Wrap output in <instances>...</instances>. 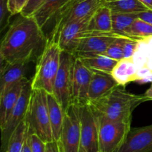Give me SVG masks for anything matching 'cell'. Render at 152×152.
I'll return each instance as SVG.
<instances>
[{"label": "cell", "instance_id": "4fadbf2b", "mask_svg": "<svg viewBox=\"0 0 152 152\" xmlns=\"http://www.w3.org/2000/svg\"><path fill=\"white\" fill-rule=\"evenodd\" d=\"M137 70V83H152V36L138 40L137 47L132 56Z\"/></svg>", "mask_w": 152, "mask_h": 152}, {"label": "cell", "instance_id": "f1b7e54d", "mask_svg": "<svg viewBox=\"0 0 152 152\" xmlns=\"http://www.w3.org/2000/svg\"><path fill=\"white\" fill-rule=\"evenodd\" d=\"M13 16L8 6V0H0V31L2 32L10 24Z\"/></svg>", "mask_w": 152, "mask_h": 152}, {"label": "cell", "instance_id": "5bb4252c", "mask_svg": "<svg viewBox=\"0 0 152 152\" xmlns=\"http://www.w3.org/2000/svg\"><path fill=\"white\" fill-rule=\"evenodd\" d=\"M91 16L82 20L70 22L62 28L56 40L62 51L74 53L87 30Z\"/></svg>", "mask_w": 152, "mask_h": 152}, {"label": "cell", "instance_id": "8fae6325", "mask_svg": "<svg viewBox=\"0 0 152 152\" xmlns=\"http://www.w3.org/2000/svg\"><path fill=\"white\" fill-rule=\"evenodd\" d=\"M120 36L108 33L86 32L78 46L72 53L76 58H86L105 54L110 45Z\"/></svg>", "mask_w": 152, "mask_h": 152}, {"label": "cell", "instance_id": "d4e9b609", "mask_svg": "<svg viewBox=\"0 0 152 152\" xmlns=\"http://www.w3.org/2000/svg\"><path fill=\"white\" fill-rule=\"evenodd\" d=\"M152 36V25L139 17L126 30L123 37L134 39H142Z\"/></svg>", "mask_w": 152, "mask_h": 152}, {"label": "cell", "instance_id": "9c48e42d", "mask_svg": "<svg viewBox=\"0 0 152 152\" xmlns=\"http://www.w3.org/2000/svg\"><path fill=\"white\" fill-rule=\"evenodd\" d=\"M79 105L81 125L79 152H100L99 118L89 103Z\"/></svg>", "mask_w": 152, "mask_h": 152}, {"label": "cell", "instance_id": "3957f363", "mask_svg": "<svg viewBox=\"0 0 152 152\" xmlns=\"http://www.w3.org/2000/svg\"><path fill=\"white\" fill-rule=\"evenodd\" d=\"M62 49L56 42L49 41L39 56L31 87L53 94V84L60 67Z\"/></svg>", "mask_w": 152, "mask_h": 152}, {"label": "cell", "instance_id": "d6986e66", "mask_svg": "<svg viewBox=\"0 0 152 152\" xmlns=\"http://www.w3.org/2000/svg\"><path fill=\"white\" fill-rule=\"evenodd\" d=\"M87 32H112V13L106 6L102 5L92 14L88 24Z\"/></svg>", "mask_w": 152, "mask_h": 152}, {"label": "cell", "instance_id": "484cf974", "mask_svg": "<svg viewBox=\"0 0 152 152\" xmlns=\"http://www.w3.org/2000/svg\"><path fill=\"white\" fill-rule=\"evenodd\" d=\"M28 132L26 118L19 124L9 140L6 152H22Z\"/></svg>", "mask_w": 152, "mask_h": 152}, {"label": "cell", "instance_id": "d6a6232c", "mask_svg": "<svg viewBox=\"0 0 152 152\" xmlns=\"http://www.w3.org/2000/svg\"><path fill=\"white\" fill-rule=\"evenodd\" d=\"M28 0H8V6L13 15L19 14Z\"/></svg>", "mask_w": 152, "mask_h": 152}, {"label": "cell", "instance_id": "7402d4cb", "mask_svg": "<svg viewBox=\"0 0 152 152\" xmlns=\"http://www.w3.org/2000/svg\"><path fill=\"white\" fill-rule=\"evenodd\" d=\"M68 1V0H45L32 16L43 29Z\"/></svg>", "mask_w": 152, "mask_h": 152}, {"label": "cell", "instance_id": "f35d334b", "mask_svg": "<svg viewBox=\"0 0 152 152\" xmlns=\"http://www.w3.org/2000/svg\"><path fill=\"white\" fill-rule=\"evenodd\" d=\"M138 1L142 3L145 6H146L148 9L152 10V0H138Z\"/></svg>", "mask_w": 152, "mask_h": 152}, {"label": "cell", "instance_id": "cb8c5ba5", "mask_svg": "<svg viewBox=\"0 0 152 152\" xmlns=\"http://www.w3.org/2000/svg\"><path fill=\"white\" fill-rule=\"evenodd\" d=\"M82 61L88 68L94 71H102V72L111 74L114 67L117 64L118 61L110 58L105 54L97 55L81 59Z\"/></svg>", "mask_w": 152, "mask_h": 152}, {"label": "cell", "instance_id": "277c9868", "mask_svg": "<svg viewBox=\"0 0 152 152\" xmlns=\"http://www.w3.org/2000/svg\"><path fill=\"white\" fill-rule=\"evenodd\" d=\"M26 120L31 132L37 134L45 143L53 140L45 91L32 90Z\"/></svg>", "mask_w": 152, "mask_h": 152}, {"label": "cell", "instance_id": "5b68a950", "mask_svg": "<svg viewBox=\"0 0 152 152\" xmlns=\"http://www.w3.org/2000/svg\"><path fill=\"white\" fill-rule=\"evenodd\" d=\"M76 57L71 53L62 51L60 67L59 68L54 84L53 94L60 103L64 111L72 102L73 77Z\"/></svg>", "mask_w": 152, "mask_h": 152}, {"label": "cell", "instance_id": "d590c367", "mask_svg": "<svg viewBox=\"0 0 152 152\" xmlns=\"http://www.w3.org/2000/svg\"><path fill=\"white\" fill-rule=\"evenodd\" d=\"M22 152H32V148H31V132H30L28 125V132H27L26 139H25L23 149H22Z\"/></svg>", "mask_w": 152, "mask_h": 152}, {"label": "cell", "instance_id": "6da1fadb", "mask_svg": "<svg viewBox=\"0 0 152 152\" xmlns=\"http://www.w3.org/2000/svg\"><path fill=\"white\" fill-rule=\"evenodd\" d=\"M10 25L0 46L1 63L12 64L19 61H31L48 39L42 28L33 16L21 14Z\"/></svg>", "mask_w": 152, "mask_h": 152}, {"label": "cell", "instance_id": "8992f818", "mask_svg": "<svg viewBox=\"0 0 152 152\" xmlns=\"http://www.w3.org/2000/svg\"><path fill=\"white\" fill-rule=\"evenodd\" d=\"M102 5H103V0H85L68 8L60 10L53 17L55 25L48 39L56 42L59 32L65 25L91 16Z\"/></svg>", "mask_w": 152, "mask_h": 152}, {"label": "cell", "instance_id": "ac0fdd59", "mask_svg": "<svg viewBox=\"0 0 152 152\" xmlns=\"http://www.w3.org/2000/svg\"><path fill=\"white\" fill-rule=\"evenodd\" d=\"M28 80H29L25 77V79L10 88L4 95L0 96V128L1 129L5 124L12 110L18 102L24 86Z\"/></svg>", "mask_w": 152, "mask_h": 152}, {"label": "cell", "instance_id": "603a6c76", "mask_svg": "<svg viewBox=\"0 0 152 152\" xmlns=\"http://www.w3.org/2000/svg\"><path fill=\"white\" fill-rule=\"evenodd\" d=\"M103 5L112 13H140L148 9L138 0H103Z\"/></svg>", "mask_w": 152, "mask_h": 152}, {"label": "cell", "instance_id": "836d02e7", "mask_svg": "<svg viewBox=\"0 0 152 152\" xmlns=\"http://www.w3.org/2000/svg\"><path fill=\"white\" fill-rule=\"evenodd\" d=\"M45 152H62L59 141L53 140L46 143Z\"/></svg>", "mask_w": 152, "mask_h": 152}, {"label": "cell", "instance_id": "74e56055", "mask_svg": "<svg viewBox=\"0 0 152 152\" xmlns=\"http://www.w3.org/2000/svg\"><path fill=\"white\" fill-rule=\"evenodd\" d=\"M144 98H145V101H151L152 100V83L151 86H150L149 88L145 92V94H143Z\"/></svg>", "mask_w": 152, "mask_h": 152}, {"label": "cell", "instance_id": "2e32d148", "mask_svg": "<svg viewBox=\"0 0 152 152\" xmlns=\"http://www.w3.org/2000/svg\"><path fill=\"white\" fill-rule=\"evenodd\" d=\"M29 61H19L12 64L1 63L0 96L14 85L25 78Z\"/></svg>", "mask_w": 152, "mask_h": 152}, {"label": "cell", "instance_id": "8d00e7d4", "mask_svg": "<svg viewBox=\"0 0 152 152\" xmlns=\"http://www.w3.org/2000/svg\"><path fill=\"white\" fill-rule=\"evenodd\" d=\"M85 1V0H68V2H67L66 4H65V5H64L63 7H62V8L60 9V10L67 9V8H68V7H71V6L74 5V4H77V3H80V2H81V1ZM59 11H58V12H59Z\"/></svg>", "mask_w": 152, "mask_h": 152}, {"label": "cell", "instance_id": "e575fe53", "mask_svg": "<svg viewBox=\"0 0 152 152\" xmlns=\"http://www.w3.org/2000/svg\"><path fill=\"white\" fill-rule=\"evenodd\" d=\"M140 19H142V20L145 21L148 23L152 25V10L151 9H148L144 11L140 12L138 13Z\"/></svg>", "mask_w": 152, "mask_h": 152}, {"label": "cell", "instance_id": "9a60e30c", "mask_svg": "<svg viewBox=\"0 0 152 152\" xmlns=\"http://www.w3.org/2000/svg\"><path fill=\"white\" fill-rule=\"evenodd\" d=\"M116 152H152V125L132 128Z\"/></svg>", "mask_w": 152, "mask_h": 152}, {"label": "cell", "instance_id": "7c38bea8", "mask_svg": "<svg viewBox=\"0 0 152 152\" xmlns=\"http://www.w3.org/2000/svg\"><path fill=\"white\" fill-rule=\"evenodd\" d=\"M94 70L87 66L80 58H76L73 77L72 102L78 105L88 103V94Z\"/></svg>", "mask_w": 152, "mask_h": 152}, {"label": "cell", "instance_id": "4316f807", "mask_svg": "<svg viewBox=\"0 0 152 152\" xmlns=\"http://www.w3.org/2000/svg\"><path fill=\"white\" fill-rule=\"evenodd\" d=\"M112 13V12H111ZM139 13H112V32L123 36L126 30L139 17Z\"/></svg>", "mask_w": 152, "mask_h": 152}, {"label": "cell", "instance_id": "44dd1931", "mask_svg": "<svg viewBox=\"0 0 152 152\" xmlns=\"http://www.w3.org/2000/svg\"><path fill=\"white\" fill-rule=\"evenodd\" d=\"M48 105L53 140L59 141L60 139L65 111L53 94L48 93Z\"/></svg>", "mask_w": 152, "mask_h": 152}, {"label": "cell", "instance_id": "4dcf8cb0", "mask_svg": "<svg viewBox=\"0 0 152 152\" xmlns=\"http://www.w3.org/2000/svg\"><path fill=\"white\" fill-rule=\"evenodd\" d=\"M30 132H31V145L32 152H45V142L37 134L31 132V129Z\"/></svg>", "mask_w": 152, "mask_h": 152}, {"label": "cell", "instance_id": "52a82bcc", "mask_svg": "<svg viewBox=\"0 0 152 152\" xmlns=\"http://www.w3.org/2000/svg\"><path fill=\"white\" fill-rule=\"evenodd\" d=\"M132 122L99 119V140L100 152H116L123 145Z\"/></svg>", "mask_w": 152, "mask_h": 152}, {"label": "cell", "instance_id": "30bf717a", "mask_svg": "<svg viewBox=\"0 0 152 152\" xmlns=\"http://www.w3.org/2000/svg\"><path fill=\"white\" fill-rule=\"evenodd\" d=\"M32 90L31 80H28L25 86H24L20 96L18 99V102H16V105L12 110L5 124L1 129V152H6L10 137L13 134L16 128L19 126V124L26 118Z\"/></svg>", "mask_w": 152, "mask_h": 152}, {"label": "cell", "instance_id": "ffe728a7", "mask_svg": "<svg viewBox=\"0 0 152 152\" xmlns=\"http://www.w3.org/2000/svg\"><path fill=\"white\" fill-rule=\"evenodd\" d=\"M111 75L120 86L137 81V70L132 58L119 61L112 71Z\"/></svg>", "mask_w": 152, "mask_h": 152}, {"label": "cell", "instance_id": "1f68e13d", "mask_svg": "<svg viewBox=\"0 0 152 152\" xmlns=\"http://www.w3.org/2000/svg\"><path fill=\"white\" fill-rule=\"evenodd\" d=\"M138 39L129 38L123 48V59L132 58L137 47Z\"/></svg>", "mask_w": 152, "mask_h": 152}, {"label": "cell", "instance_id": "e0dca14e", "mask_svg": "<svg viewBox=\"0 0 152 152\" xmlns=\"http://www.w3.org/2000/svg\"><path fill=\"white\" fill-rule=\"evenodd\" d=\"M119 86H120L114 80L111 74L94 71L88 94V102L99 99Z\"/></svg>", "mask_w": 152, "mask_h": 152}, {"label": "cell", "instance_id": "7a4b0ae2", "mask_svg": "<svg viewBox=\"0 0 152 152\" xmlns=\"http://www.w3.org/2000/svg\"><path fill=\"white\" fill-rule=\"evenodd\" d=\"M145 102L143 94H134L119 86L88 103L99 119L132 122L133 111Z\"/></svg>", "mask_w": 152, "mask_h": 152}, {"label": "cell", "instance_id": "f546056e", "mask_svg": "<svg viewBox=\"0 0 152 152\" xmlns=\"http://www.w3.org/2000/svg\"><path fill=\"white\" fill-rule=\"evenodd\" d=\"M45 1V0H28L19 14L26 17H31L41 7Z\"/></svg>", "mask_w": 152, "mask_h": 152}, {"label": "cell", "instance_id": "ba28073f", "mask_svg": "<svg viewBox=\"0 0 152 152\" xmlns=\"http://www.w3.org/2000/svg\"><path fill=\"white\" fill-rule=\"evenodd\" d=\"M80 105L72 102L65 111L59 143L62 152H79L80 145Z\"/></svg>", "mask_w": 152, "mask_h": 152}, {"label": "cell", "instance_id": "83f0119b", "mask_svg": "<svg viewBox=\"0 0 152 152\" xmlns=\"http://www.w3.org/2000/svg\"><path fill=\"white\" fill-rule=\"evenodd\" d=\"M128 39L129 37H123V36L117 37L114 42L110 45L108 48L105 51V55L118 62L122 60L123 59V48Z\"/></svg>", "mask_w": 152, "mask_h": 152}]
</instances>
